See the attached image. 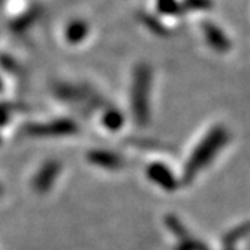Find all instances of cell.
Listing matches in <instances>:
<instances>
[{
	"instance_id": "cell-1",
	"label": "cell",
	"mask_w": 250,
	"mask_h": 250,
	"mask_svg": "<svg viewBox=\"0 0 250 250\" xmlns=\"http://www.w3.org/2000/svg\"><path fill=\"white\" fill-rule=\"evenodd\" d=\"M228 140H229V133L223 126L213 127L204 136V140L195 147L192 156L185 165L183 180L186 183H190L202 169H206L208 167V164L217 156V153L228 143Z\"/></svg>"
},
{
	"instance_id": "cell-2",
	"label": "cell",
	"mask_w": 250,
	"mask_h": 250,
	"mask_svg": "<svg viewBox=\"0 0 250 250\" xmlns=\"http://www.w3.org/2000/svg\"><path fill=\"white\" fill-rule=\"evenodd\" d=\"M153 72L147 63H138L132 74L130 108L138 126H146L150 120V90Z\"/></svg>"
},
{
	"instance_id": "cell-3",
	"label": "cell",
	"mask_w": 250,
	"mask_h": 250,
	"mask_svg": "<svg viewBox=\"0 0 250 250\" xmlns=\"http://www.w3.org/2000/svg\"><path fill=\"white\" fill-rule=\"evenodd\" d=\"M26 132L32 136H66L77 133L78 126L69 119H57L42 123H32L26 127Z\"/></svg>"
},
{
	"instance_id": "cell-4",
	"label": "cell",
	"mask_w": 250,
	"mask_h": 250,
	"mask_svg": "<svg viewBox=\"0 0 250 250\" xmlns=\"http://www.w3.org/2000/svg\"><path fill=\"white\" fill-rule=\"evenodd\" d=\"M62 165L57 161H48L45 162L41 169L36 172L33 181H32V186L36 192L39 193H45L51 189V186L54 185V181L57 180L59 174H60Z\"/></svg>"
},
{
	"instance_id": "cell-5",
	"label": "cell",
	"mask_w": 250,
	"mask_h": 250,
	"mask_svg": "<svg viewBox=\"0 0 250 250\" xmlns=\"http://www.w3.org/2000/svg\"><path fill=\"white\" fill-rule=\"evenodd\" d=\"M147 175H148V178L153 181L154 185L161 186L164 190L172 192L178 186V181H177L175 175L164 164H159V162L150 164L148 168H147Z\"/></svg>"
},
{
	"instance_id": "cell-6",
	"label": "cell",
	"mask_w": 250,
	"mask_h": 250,
	"mask_svg": "<svg viewBox=\"0 0 250 250\" xmlns=\"http://www.w3.org/2000/svg\"><path fill=\"white\" fill-rule=\"evenodd\" d=\"M87 159L90 164L104 169H120L123 167V159L108 150H92L88 151Z\"/></svg>"
},
{
	"instance_id": "cell-7",
	"label": "cell",
	"mask_w": 250,
	"mask_h": 250,
	"mask_svg": "<svg viewBox=\"0 0 250 250\" xmlns=\"http://www.w3.org/2000/svg\"><path fill=\"white\" fill-rule=\"evenodd\" d=\"M202 29H204V33H206V38H207L208 43L214 50H217L220 53H226V51L231 50L229 39L223 35V32L219 27L211 24V22H204Z\"/></svg>"
},
{
	"instance_id": "cell-8",
	"label": "cell",
	"mask_w": 250,
	"mask_h": 250,
	"mask_svg": "<svg viewBox=\"0 0 250 250\" xmlns=\"http://www.w3.org/2000/svg\"><path fill=\"white\" fill-rule=\"evenodd\" d=\"M87 35H88V26L83 20H74L64 29V38L69 43H80L87 38Z\"/></svg>"
},
{
	"instance_id": "cell-9",
	"label": "cell",
	"mask_w": 250,
	"mask_h": 250,
	"mask_svg": "<svg viewBox=\"0 0 250 250\" xmlns=\"http://www.w3.org/2000/svg\"><path fill=\"white\" fill-rule=\"evenodd\" d=\"M104 125L111 130H119V127L123 125V116L116 109H109L104 114Z\"/></svg>"
},
{
	"instance_id": "cell-10",
	"label": "cell",
	"mask_w": 250,
	"mask_h": 250,
	"mask_svg": "<svg viewBox=\"0 0 250 250\" xmlns=\"http://www.w3.org/2000/svg\"><path fill=\"white\" fill-rule=\"evenodd\" d=\"M157 8L161 12L165 14H177L178 12V3L175 0H157Z\"/></svg>"
},
{
	"instance_id": "cell-11",
	"label": "cell",
	"mask_w": 250,
	"mask_h": 250,
	"mask_svg": "<svg viewBox=\"0 0 250 250\" xmlns=\"http://www.w3.org/2000/svg\"><path fill=\"white\" fill-rule=\"evenodd\" d=\"M186 5L190 8V9H195V11H201V9H207L211 6V2L210 0H186Z\"/></svg>"
},
{
	"instance_id": "cell-12",
	"label": "cell",
	"mask_w": 250,
	"mask_h": 250,
	"mask_svg": "<svg viewBox=\"0 0 250 250\" xmlns=\"http://www.w3.org/2000/svg\"><path fill=\"white\" fill-rule=\"evenodd\" d=\"M2 192H3V190H2V186H0V195H2Z\"/></svg>"
}]
</instances>
